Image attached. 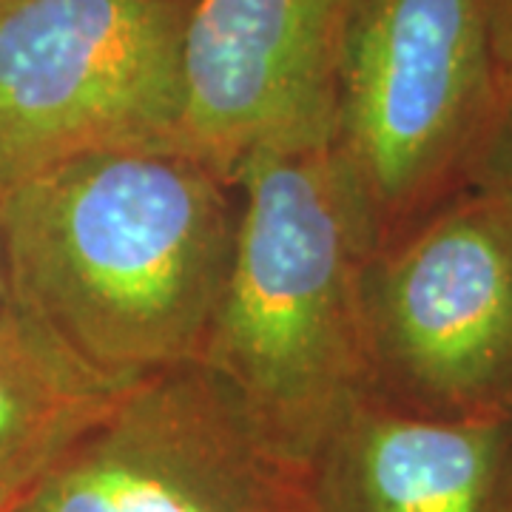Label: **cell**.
I'll list each match as a JSON object with an SVG mask.
<instances>
[{
	"mask_svg": "<svg viewBox=\"0 0 512 512\" xmlns=\"http://www.w3.org/2000/svg\"><path fill=\"white\" fill-rule=\"evenodd\" d=\"M234 185L185 151H100L3 191L9 299L120 387L200 362Z\"/></svg>",
	"mask_w": 512,
	"mask_h": 512,
	"instance_id": "cell-1",
	"label": "cell"
},
{
	"mask_svg": "<svg viewBox=\"0 0 512 512\" xmlns=\"http://www.w3.org/2000/svg\"><path fill=\"white\" fill-rule=\"evenodd\" d=\"M237 237L200 365L279 456L311 470L373 396L365 271L379 231L333 143L239 165Z\"/></svg>",
	"mask_w": 512,
	"mask_h": 512,
	"instance_id": "cell-2",
	"label": "cell"
},
{
	"mask_svg": "<svg viewBox=\"0 0 512 512\" xmlns=\"http://www.w3.org/2000/svg\"><path fill=\"white\" fill-rule=\"evenodd\" d=\"M498 92L484 0L359 6L342 60L333 148L382 245L464 183Z\"/></svg>",
	"mask_w": 512,
	"mask_h": 512,
	"instance_id": "cell-3",
	"label": "cell"
},
{
	"mask_svg": "<svg viewBox=\"0 0 512 512\" xmlns=\"http://www.w3.org/2000/svg\"><path fill=\"white\" fill-rule=\"evenodd\" d=\"M185 0L0 6V188L100 151H183Z\"/></svg>",
	"mask_w": 512,
	"mask_h": 512,
	"instance_id": "cell-4",
	"label": "cell"
},
{
	"mask_svg": "<svg viewBox=\"0 0 512 512\" xmlns=\"http://www.w3.org/2000/svg\"><path fill=\"white\" fill-rule=\"evenodd\" d=\"M373 396L421 416H512V211L461 183L367 262Z\"/></svg>",
	"mask_w": 512,
	"mask_h": 512,
	"instance_id": "cell-5",
	"label": "cell"
},
{
	"mask_svg": "<svg viewBox=\"0 0 512 512\" xmlns=\"http://www.w3.org/2000/svg\"><path fill=\"white\" fill-rule=\"evenodd\" d=\"M15 512H313L311 470L194 362L131 384Z\"/></svg>",
	"mask_w": 512,
	"mask_h": 512,
	"instance_id": "cell-6",
	"label": "cell"
},
{
	"mask_svg": "<svg viewBox=\"0 0 512 512\" xmlns=\"http://www.w3.org/2000/svg\"><path fill=\"white\" fill-rule=\"evenodd\" d=\"M365 0H194L183 151L234 185L259 151L333 143L339 77Z\"/></svg>",
	"mask_w": 512,
	"mask_h": 512,
	"instance_id": "cell-7",
	"label": "cell"
},
{
	"mask_svg": "<svg viewBox=\"0 0 512 512\" xmlns=\"http://www.w3.org/2000/svg\"><path fill=\"white\" fill-rule=\"evenodd\" d=\"M512 416L439 419L370 396L311 464L313 512H498Z\"/></svg>",
	"mask_w": 512,
	"mask_h": 512,
	"instance_id": "cell-8",
	"label": "cell"
},
{
	"mask_svg": "<svg viewBox=\"0 0 512 512\" xmlns=\"http://www.w3.org/2000/svg\"><path fill=\"white\" fill-rule=\"evenodd\" d=\"M126 390L77 362L9 299L0 313V512L18 510Z\"/></svg>",
	"mask_w": 512,
	"mask_h": 512,
	"instance_id": "cell-9",
	"label": "cell"
},
{
	"mask_svg": "<svg viewBox=\"0 0 512 512\" xmlns=\"http://www.w3.org/2000/svg\"><path fill=\"white\" fill-rule=\"evenodd\" d=\"M464 183L487 188L512 211V77L501 74L498 103L467 165Z\"/></svg>",
	"mask_w": 512,
	"mask_h": 512,
	"instance_id": "cell-10",
	"label": "cell"
},
{
	"mask_svg": "<svg viewBox=\"0 0 512 512\" xmlns=\"http://www.w3.org/2000/svg\"><path fill=\"white\" fill-rule=\"evenodd\" d=\"M484 3H487V20H490L498 69L504 77H512V0H484Z\"/></svg>",
	"mask_w": 512,
	"mask_h": 512,
	"instance_id": "cell-11",
	"label": "cell"
},
{
	"mask_svg": "<svg viewBox=\"0 0 512 512\" xmlns=\"http://www.w3.org/2000/svg\"><path fill=\"white\" fill-rule=\"evenodd\" d=\"M9 302V268H6V237H3V188H0V313Z\"/></svg>",
	"mask_w": 512,
	"mask_h": 512,
	"instance_id": "cell-12",
	"label": "cell"
},
{
	"mask_svg": "<svg viewBox=\"0 0 512 512\" xmlns=\"http://www.w3.org/2000/svg\"><path fill=\"white\" fill-rule=\"evenodd\" d=\"M498 512H512V439L504 461V476H501V495H498Z\"/></svg>",
	"mask_w": 512,
	"mask_h": 512,
	"instance_id": "cell-13",
	"label": "cell"
},
{
	"mask_svg": "<svg viewBox=\"0 0 512 512\" xmlns=\"http://www.w3.org/2000/svg\"><path fill=\"white\" fill-rule=\"evenodd\" d=\"M3 3H9V0H0V6H3Z\"/></svg>",
	"mask_w": 512,
	"mask_h": 512,
	"instance_id": "cell-14",
	"label": "cell"
}]
</instances>
